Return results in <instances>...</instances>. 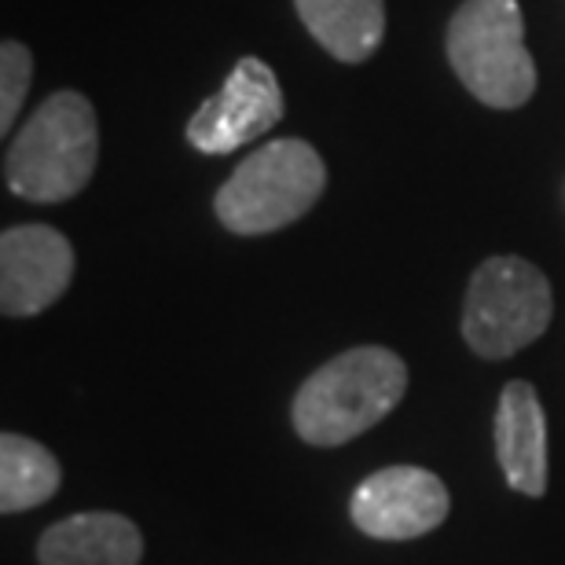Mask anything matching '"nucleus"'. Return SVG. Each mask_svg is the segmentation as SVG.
<instances>
[{
    "instance_id": "obj_1",
    "label": "nucleus",
    "mask_w": 565,
    "mask_h": 565,
    "mask_svg": "<svg viewBox=\"0 0 565 565\" xmlns=\"http://www.w3.org/2000/svg\"><path fill=\"white\" fill-rule=\"evenodd\" d=\"M404 390L408 367L393 349L356 345L327 360L301 382L290 419L305 445L338 448L386 419L404 401Z\"/></svg>"
},
{
    "instance_id": "obj_2",
    "label": "nucleus",
    "mask_w": 565,
    "mask_h": 565,
    "mask_svg": "<svg viewBox=\"0 0 565 565\" xmlns=\"http://www.w3.org/2000/svg\"><path fill=\"white\" fill-rule=\"evenodd\" d=\"M99 162L96 107L63 88L33 110L4 154L8 191L30 202H66L82 195Z\"/></svg>"
},
{
    "instance_id": "obj_4",
    "label": "nucleus",
    "mask_w": 565,
    "mask_h": 565,
    "mask_svg": "<svg viewBox=\"0 0 565 565\" xmlns=\"http://www.w3.org/2000/svg\"><path fill=\"white\" fill-rule=\"evenodd\" d=\"M448 63L473 99L514 110L536 93V63L525 49L518 0H462L448 22Z\"/></svg>"
},
{
    "instance_id": "obj_8",
    "label": "nucleus",
    "mask_w": 565,
    "mask_h": 565,
    "mask_svg": "<svg viewBox=\"0 0 565 565\" xmlns=\"http://www.w3.org/2000/svg\"><path fill=\"white\" fill-rule=\"evenodd\" d=\"M74 279V246L49 224H19L0 235V309L38 316L63 298Z\"/></svg>"
},
{
    "instance_id": "obj_5",
    "label": "nucleus",
    "mask_w": 565,
    "mask_h": 565,
    "mask_svg": "<svg viewBox=\"0 0 565 565\" xmlns=\"http://www.w3.org/2000/svg\"><path fill=\"white\" fill-rule=\"evenodd\" d=\"M551 282L525 257H489L470 276L462 301V338L484 360H507L547 331Z\"/></svg>"
},
{
    "instance_id": "obj_6",
    "label": "nucleus",
    "mask_w": 565,
    "mask_h": 565,
    "mask_svg": "<svg viewBox=\"0 0 565 565\" xmlns=\"http://www.w3.org/2000/svg\"><path fill=\"white\" fill-rule=\"evenodd\" d=\"M282 118V88L273 66L243 55L224 85L188 118V143L202 154H232L265 137Z\"/></svg>"
},
{
    "instance_id": "obj_9",
    "label": "nucleus",
    "mask_w": 565,
    "mask_h": 565,
    "mask_svg": "<svg viewBox=\"0 0 565 565\" xmlns=\"http://www.w3.org/2000/svg\"><path fill=\"white\" fill-rule=\"evenodd\" d=\"M492 437L507 484L529 500H540L547 492V415L529 382L514 379L503 386Z\"/></svg>"
},
{
    "instance_id": "obj_3",
    "label": "nucleus",
    "mask_w": 565,
    "mask_h": 565,
    "mask_svg": "<svg viewBox=\"0 0 565 565\" xmlns=\"http://www.w3.org/2000/svg\"><path fill=\"white\" fill-rule=\"evenodd\" d=\"M327 188L320 151L305 140H273L243 158L224 180L213 210L232 235H268L301 221Z\"/></svg>"
},
{
    "instance_id": "obj_7",
    "label": "nucleus",
    "mask_w": 565,
    "mask_h": 565,
    "mask_svg": "<svg viewBox=\"0 0 565 565\" xmlns=\"http://www.w3.org/2000/svg\"><path fill=\"white\" fill-rule=\"evenodd\" d=\"M448 489L423 467H386L356 484L349 514L371 540H415L448 518Z\"/></svg>"
},
{
    "instance_id": "obj_10",
    "label": "nucleus",
    "mask_w": 565,
    "mask_h": 565,
    "mask_svg": "<svg viewBox=\"0 0 565 565\" xmlns=\"http://www.w3.org/2000/svg\"><path fill=\"white\" fill-rule=\"evenodd\" d=\"M143 536L137 522L115 511H85L44 529L41 565H140Z\"/></svg>"
},
{
    "instance_id": "obj_12",
    "label": "nucleus",
    "mask_w": 565,
    "mask_h": 565,
    "mask_svg": "<svg viewBox=\"0 0 565 565\" xmlns=\"http://www.w3.org/2000/svg\"><path fill=\"white\" fill-rule=\"evenodd\" d=\"M63 481L55 456L22 434L0 437V511L19 514L52 500Z\"/></svg>"
},
{
    "instance_id": "obj_11",
    "label": "nucleus",
    "mask_w": 565,
    "mask_h": 565,
    "mask_svg": "<svg viewBox=\"0 0 565 565\" xmlns=\"http://www.w3.org/2000/svg\"><path fill=\"white\" fill-rule=\"evenodd\" d=\"M305 30L338 63H364L386 38V0H294Z\"/></svg>"
},
{
    "instance_id": "obj_13",
    "label": "nucleus",
    "mask_w": 565,
    "mask_h": 565,
    "mask_svg": "<svg viewBox=\"0 0 565 565\" xmlns=\"http://www.w3.org/2000/svg\"><path fill=\"white\" fill-rule=\"evenodd\" d=\"M33 77V55L22 41L0 44V132H11L15 115L22 110V99L30 93Z\"/></svg>"
}]
</instances>
